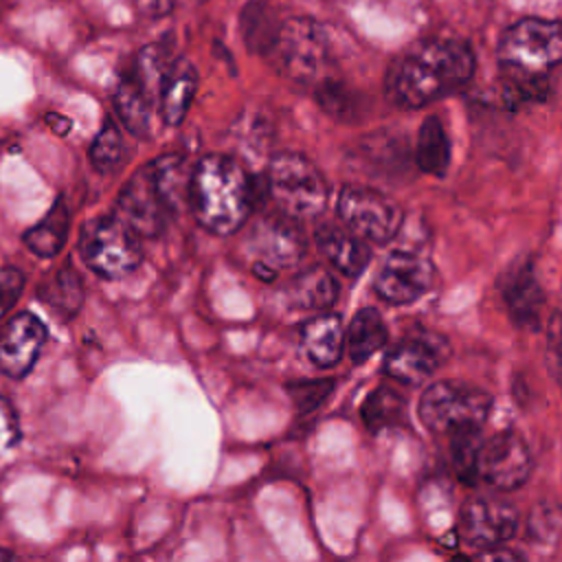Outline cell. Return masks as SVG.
<instances>
[{
	"mask_svg": "<svg viewBox=\"0 0 562 562\" xmlns=\"http://www.w3.org/2000/svg\"><path fill=\"white\" fill-rule=\"evenodd\" d=\"M474 66V53L463 40L426 37L391 61L384 90L402 110L426 108L463 88Z\"/></svg>",
	"mask_w": 562,
	"mask_h": 562,
	"instance_id": "1",
	"label": "cell"
},
{
	"mask_svg": "<svg viewBox=\"0 0 562 562\" xmlns=\"http://www.w3.org/2000/svg\"><path fill=\"white\" fill-rule=\"evenodd\" d=\"M562 64V22L525 18L512 24L498 42V66L505 94L516 101H538L547 94V75Z\"/></svg>",
	"mask_w": 562,
	"mask_h": 562,
	"instance_id": "2",
	"label": "cell"
},
{
	"mask_svg": "<svg viewBox=\"0 0 562 562\" xmlns=\"http://www.w3.org/2000/svg\"><path fill=\"white\" fill-rule=\"evenodd\" d=\"M189 204L206 231L231 235L248 220L255 206L252 180L237 160L209 154L193 167Z\"/></svg>",
	"mask_w": 562,
	"mask_h": 562,
	"instance_id": "3",
	"label": "cell"
},
{
	"mask_svg": "<svg viewBox=\"0 0 562 562\" xmlns=\"http://www.w3.org/2000/svg\"><path fill=\"white\" fill-rule=\"evenodd\" d=\"M266 182L277 209L294 220H312L325 211L327 182L318 167L301 154H274Z\"/></svg>",
	"mask_w": 562,
	"mask_h": 562,
	"instance_id": "4",
	"label": "cell"
},
{
	"mask_svg": "<svg viewBox=\"0 0 562 562\" xmlns=\"http://www.w3.org/2000/svg\"><path fill=\"white\" fill-rule=\"evenodd\" d=\"M79 252L83 263L103 279H121L143 261L138 235L119 215L90 220L81 231Z\"/></svg>",
	"mask_w": 562,
	"mask_h": 562,
	"instance_id": "5",
	"label": "cell"
},
{
	"mask_svg": "<svg viewBox=\"0 0 562 562\" xmlns=\"http://www.w3.org/2000/svg\"><path fill=\"white\" fill-rule=\"evenodd\" d=\"M492 411V397L474 386L439 380L419 397V417L424 426L439 435H452L463 428H481Z\"/></svg>",
	"mask_w": 562,
	"mask_h": 562,
	"instance_id": "6",
	"label": "cell"
},
{
	"mask_svg": "<svg viewBox=\"0 0 562 562\" xmlns=\"http://www.w3.org/2000/svg\"><path fill=\"white\" fill-rule=\"evenodd\" d=\"M272 55L290 81L321 83L329 64L327 33L310 18H292L281 24Z\"/></svg>",
	"mask_w": 562,
	"mask_h": 562,
	"instance_id": "7",
	"label": "cell"
},
{
	"mask_svg": "<svg viewBox=\"0 0 562 562\" xmlns=\"http://www.w3.org/2000/svg\"><path fill=\"white\" fill-rule=\"evenodd\" d=\"M246 244L255 257L252 272L263 281H272L279 270L296 266L307 246L299 222L279 209L255 220Z\"/></svg>",
	"mask_w": 562,
	"mask_h": 562,
	"instance_id": "8",
	"label": "cell"
},
{
	"mask_svg": "<svg viewBox=\"0 0 562 562\" xmlns=\"http://www.w3.org/2000/svg\"><path fill=\"white\" fill-rule=\"evenodd\" d=\"M338 217L345 228L371 244H386L402 226V206L382 191L347 184L338 193Z\"/></svg>",
	"mask_w": 562,
	"mask_h": 562,
	"instance_id": "9",
	"label": "cell"
},
{
	"mask_svg": "<svg viewBox=\"0 0 562 562\" xmlns=\"http://www.w3.org/2000/svg\"><path fill=\"white\" fill-rule=\"evenodd\" d=\"M531 474V452L525 439L514 430H501L483 446L476 457V479L485 485L512 492L520 487Z\"/></svg>",
	"mask_w": 562,
	"mask_h": 562,
	"instance_id": "10",
	"label": "cell"
},
{
	"mask_svg": "<svg viewBox=\"0 0 562 562\" xmlns=\"http://www.w3.org/2000/svg\"><path fill=\"white\" fill-rule=\"evenodd\" d=\"M450 347L441 334L415 329L402 338L384 358V373L408 386L426 382L448 358Z\"/></svg>",
	"mask_w": 562,
	"mask_h": 562,
	"instance_id": "11",
	"label": "cell"
},
{
	"mask_svg": "<svg viewBox=\"0 0 562 562\" xmlns=\"http://www.w3.org/2000/svg\"><path fill=\"white\" fill-rule=\"evenodd\" d=\"M435 283V268L428 257L411 250H393L380 266L373 290L391 303L404 305L422 299Z\"/></svg>",
	"mask_w": 562,
	"mask_h": 562,
	"instance_id": "12",
	"label": "cell"
},
{
	"mask_svg": "<svg viewBox=\"0 0 562 562\" xmlns=\"http://www.w3.org/2000/svg\"><path fill=\"white\" fill-rule=\"evenodd\" d=\"M518 529V512L496 496H474L461 507L459 531L470 547L490 549L507 542Z\"/></svg>",
	"mask_w": 562,
	"mask_h": 562,
	"instance_id": "13",
	"label": "cell"
},
{
	"mask_svg": "<svg viewBox=\"0 0 562 562\" xmlns=\"http://www.w3.org/2000/svg\"><path fill=\"white\" fill-rule=\"evenodd\" d=\"M167 213L169 211L154 184L151 171L145 165L121 189L119 202H116V215L138 237H158L165 228Z\"/></svg>",
	"mask_w": 562,
	"mask_h": 562,
	"instance_id": "14",
	"label": "cell"
},
{
	"mask_svg": "<svg viewBox=\"0 0 562 562\" xmlns=\"http://www.w3.org/2000/svg\"><path fill=\"white\" fill-rule=\"evenodd\" d=\"M501 296L507 307L509 318L525 329H538L542 323L544 292L538 283L533 263L529 257H522L507 266L501 277Z\"/></svg>",
	"mask_w": 562,
	"mask_h": 562,
	"instance_id": "15",
	"label": "cell"
},
{
	"mask_svg": "<svg viewBox=\"0 0 562 562\" xmlns=\"http://www.w3.org/2000/svg\"><path fill=\"white\" fill-rule=\"evenodd\" d=\"M44 342V323L31 312H20L0 334V371L9 378H24L37 362Z\"/></svg>",
	"mask_w": 562,
	"mask_h": 562,
	"instance_id": "16",
	"label": "cell"
},
{
	"mask_svg": "<svg viewBox=\"0 0 562 562\" xmlns=\"http://www.w3.org/2000/svg\"><path fill=\"white\" fill-rule=\"evenodd\" d=\"M314 239L327 263L345 277L362 274L371 261V250L367 241L340 224H318L314 231Z\"/></svg>",
	"mask_w": 562,
	"mask_h": 562,
	"instance_id": "17",
	"label": "cell"
},
{
	"mask_svg": "<svg viewBox=\"0 0 562 562\" xmlns=\"http://www.w3.org/2000/svg\"><path fill=\"white\" fill-rule=\"evenodd\" d=\"M301 347L307 360L321 369L334 367L345 351V329L338 314H318L301 329Z\"/></svg>",
	"mask_w": 562,
	"mask_h": 562,
	"instance_id": "18",
	"label": "cell"
},
{
	"mask_svg": "<svg viewBox=\"0 0 562 562\" xmlns=\"http://www.w3.org/2000/svg\"><path fill=\"white\" fill-rule=\"evenodd\" d=\"M198 90V70L191 61L178 59L169 66L160 88V116L167 125H180Z\"/></svg>",
	"mask_w": 562,
	"mask_h": 562,
	"instance_id": "19",
	"label": "cell"
},
{
	"mask_svg": "<svg viewBox=\"0 0 562 562\" xmlns=\"http://www.w3.org/2000/svg\"><path fill=\"white\" fill-rule=\"evenodd\" d=\"M288 299L301 310H327L338 301V281L327 268L312 266L290 281Z\"/></svg>",
	"mask_w": 562,
	"mask_h": 562,
	"instance_id": "20",
	"label": "cell"
},
{
	"mask_svg": "<svg viewBox=\"0 0 562 562\" xmlns=\"http://www.w3.org/2000/svg\"><path fill=\"white\" fill-rule=\"evenodd\" d=\"M386 338L389 329L382 314L375 307H362L353 314L345 331V349L351 362L360 364L369 360L375 351H380L386 345Z\"/></svg>",
	"mask_w": 562,
	"mask_h": 562,
	"instance_id": "21",
	"label": "cell"
},
{
	"mask_svg": "<svg viewBox=\"0 0 562 562\" xmlns=\"http://www.w3.org/2000/svg\"><path fill=\"white\" fill-rule=\"evenodd\" d=\"M154 184L167 206V211H178L184 200H189L191 189V173L187 167L184 154H162L149 165Z\"/></svg>",
	"mask_w": 562,
	"mask_h": 562,
	"instance_id": "22",
	"label": "cell"
},
{
	"mask_svg": "<svg viewBox=\"0 0 562 562\" xmlns=\"http://www.w3.org/2000/svg\"><path fill=\"white\" fill-rule=\"evenodd\" d=\"M116 116L121 123L132 132L134 136H145L149 127V110H151V97L138 81V77L125 75L119 79L114 97H112Z\"/></svg>",
	"mask_w": 562,
	"mask_h": 562,
	"instance_id": "23",
	"label": "cell"
},
{
	"mask_svg": "<svg viewBox=\"0 0 562 562\" xmlns=\"http://www.w3.org/2000/svg\"><path fill=\"white\" fill-rule=\"evenodd\" d=\"M68 228H70L68 206L61 198H57L48 209V213L42 217V222H37L33 228L24 233V244L37 257L50 259L64 248Z\"/></svg>",
	"mask_w": 562,
	"mask_h": 562,
	"instance_id": "24",
	"label": "cell"
},
{
	"mask_svg": "<svg viewBox=\"0 0 562 562\" xmlns=\"http://www.w3.org/2000/svg\"><path fill=\"white\" fill-rule=\"evenodd\" d=\"M40 299L46 301L61 318H72L83 305V281L70 263H64L42 281Z\"/></svg>",
	"mask_w": 562,
	"mask_h": 562,
	"instance_id": "25",
	"label": "cell"
},
{
	"mask_svg": "<svg viewBox=\"0 0 562 562\" xmlns=\"http://www.w3.org/2000/svg\"><path fill=\"white\" fill-rule=\"evenodd\" d=\"M415 162L428 176H443L450 165V138L437 116L424 119L415 143Z\"/></svg>",
	"mask_w": 562,
	"mask_h": 562,
	"instance_id": "26",
	"label": "cell"
},
{
	"mask_svg": "<svg viewBox=\"0 0 562 562\" xmlns=\"http://www.w3.org/2000/svg\"><path fill=\"white\" fill-rule=\"evenodd\" d=\"M239 26H241L244 42L250 50L261 53V55L272 53L279 31H281V24L277 22L274 13L263 2H248L241 9Z\"/></svg>",
	"mask_w": 562,
	"mask_h": 562,
	"instance_id": "27",
	"label": "cell"
},
{
	"mask_svg": "<svg viewBox=\"0 0 562 562\" xmlns=\"http://www.w3.org/2000/svg\"><path fill=\"white\" fill-rule=\"evenodd\" d=\"M360 413L364 426L378 432L397 426L406 417V400L391 386H378L367 395Z\"/></svg>",
	"mask_w": 562,
	"mask_h": 562,
	"instance_id": "28",
	"label": "cell"
},
{
	"mask_svg": "<svg viewBox=\"0 0 562 562\" xmlns=\"http://www.w3.org/2000/svg\"><path fill=\"white\" fill-rule=\"evenodd\" d=\"M88 158H90L92 167L97 171H103V173L116 169L123 162V158H125V143H123V136H121L119 127L114 125V121H105L101 125V130L97 132L94 140L90 143Z\"/></svg>",
	"mask_w": 562,
	"mask_h": 562,
	"instance_id": "29",
	"label": "cell"
},
{
	"mask_svg": "<svg viewBox=\"0 0 562 562\" xmlns=\"http://www.w3.org/2000/svg\"><path fill=\"white\" fill-rule=\"evenodd\" d=\"M483 446L481 428H463L450 435V454L459 476H476V457Z\"/></svg>",
	"mask_w": 562,
	"mask_h": 562,
	"instance_id": "30",
	"label": "cell"
},
{
	"mask_svg": "<svg viewBox=\"0 0 562 562\" xmlns=\"http://www.w3.org/2000/svg\"><path fill=\"white\" fill-rule=\"evenodd\" d=\"M316 103L334 119H349L358 110V97L340 81L323 79L316 88Z\"/></svg>",
	"mask_w": 562,
	"mask_h": 562,
	"instance_id": "31",
	"label": "cell"
},
{
	"mask_svg": "<svg viewBox=\"0 0 562 562\" xmlns=\"http://www.w3.org/2000/svg\"><path fill=\"white\" fill-rule=\"evenodd\" d=\"M334 386L336 382L331 378H325V380H296V382H290L285 389L299 413H312L331 395Z\"/></svg>",
	"mask_w": 562,
	"mask_h": 562,
	"instance_id": "32",
	"label": "cell"
},
{
	"mask_svg": "<svg viewBox=\"0 0 562 562\" xmlns=\"http://www.w3.org/2000/svg\"><path fill=\"white\" fill-rule=\"evenodd\" d=\"M527 531L533 540H553L562 531V507L551 503H540L531 509L527 520Z\"/></svg>",
	"mask_w": 562,
	"mask_h": 562,
	"instance_id": "33",
	"label": "cell"
},
{
	"mask_svg": "<svg viewBox=\"0 0 562 562\" xmlns=\"http://www.w3.org/2000/svg\"><path fill=\"white\" fill-rule=\"evenodd\" d=\"M24 288V274L15 266L0 268V321L15 305Z\"/></svg>",
	"mask_w": 562,
	"mask_h": 562,
	"instance_id": "34",
	"label": "cell"
},
{
	"mask_svg": "<svg viewBox=\"0 0 562 562\" xmlns=\"http://www.w3.org/2000/svg\"><path fill=\"white\" fill-rule=\"evenodd\" d=\"M20 439L18 415L9 400L0 395V457H4Z\"/></svg>",
	"mask_w": 562,
	"mask_h": 562,
	"instance_id": "35",
	"label": "cell"
},
{
	"mask_svg": "<svg viewBox=\"0 0 562 562\" xmlns=\"http://www.w3.org/2000/svg\"><path fill=\"white\" fill-rule=\"evenodd\" d=\"M549 349L558 369V378L562 384V312H555L549 323Z\"/></svg>",
	"mask_w": 562,
	"mask_h": 562,
	"instance_id": "36",
	"label": "cell"
},
{
	"mask_svg": "<svg viewBox=\"0 0 562 562\" xmlns=\"http://www.w3.org/2000/svg\"><path fill=\"white\" fill-rule=\"evenodd\" d=\"M472 562H525L514 549L509 547H490V549H481Z\"/></svg>",
	"mask_w": 562,
	"mask_h": 562,
	"instance_id": "37",
	"label": "cell"
},
{
	"mask_svg": "<svg viewBox=\"0 0 562 562\" xmlns=\"http://www.w3.org/2000/svg\"><path fill=\"white\" fill-rule=\"evenodd\" d=\"M46 125L55 132V134H59V136H64V134H68L70 132V119H66V116H61V114H57V112H48L46 114Z\"/></svg>",
	"mask_w": 562,
	"mask_h": 562,
	"instance_id": "38",
	"label": "cell"
},
{
	"mask_svg": "<svg viewBox=\"0 0 562 562\" xmlns=\"http://www.w3.org/2000/svg\"><path fill=\"white\" fill-rule=\"evenodd\" d=\"M0 562H20L11 551H7V549H2L0 547Z\"/></svg>",
	"mask_w": 562,
	"mask_h": 562,
	"instance_id": "39",
	"label": "cell"
}]
</instances>
